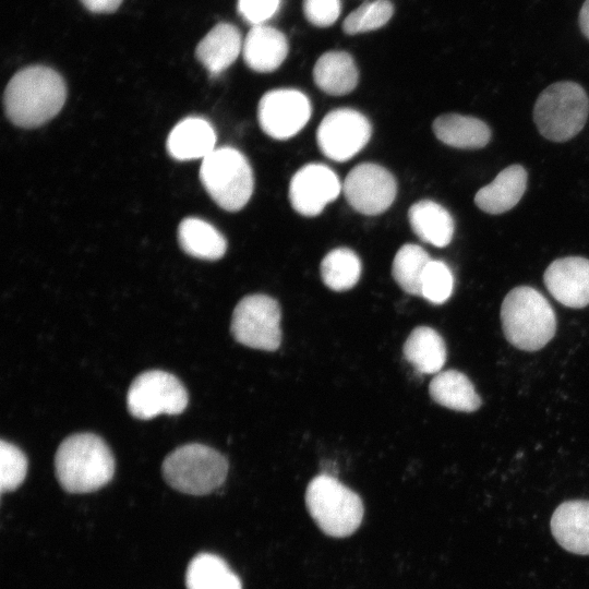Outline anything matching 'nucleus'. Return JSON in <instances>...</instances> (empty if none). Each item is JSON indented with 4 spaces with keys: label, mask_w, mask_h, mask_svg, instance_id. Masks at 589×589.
<instances>
[{
    "label": "nucleus",
    "mask_w": 589,
    "mask_h": 589,
    "mask_svg": "<svg viewBox=\"0 0 589 589\" xmlns=\"http://www.w3.org/2000/svg\"><path fill=\"white\" fill-rule=\"evenodd\" d=\"M305 506L321 531L333 538L351 536L360 527L364 514L361 497L327 473L310 481Z\"/></svg>",
    "instance_id": "20e7f679"
},
{
    "label": "nucleus",
    "mask_w": 589,
    "mask_h": 589,
    "mask_svg": "<svg viewBox=\"0 0 589 589\" xmlns=\"http://www.w3.org/2000/svg\"><path fill=\"white\" fill-rule=\"evenodd\" d=\"M341 11L340 0H303V12L310 23L318 27L334 24Z\"/></svg>",
    "instance_id": "2f4dec72"
},
{
    "label": "nucleus",
    "mask_w": 589,
    "mask_h": 589,
    "mask_svg": "<svg viewBox=\"0 0 589 589\" xmlns=\"http://www.w3.org/2000/svg\"><path fill=\"white\" fill-rule=\"evenodd\" d=\"M83 5L95 13H106L116 11L122 0H81Z\"/></svg>",
    "instance_id": "72a5a7b5"
},
{
    "label": "nucleus",
    "mask_w": 589,
    "mask_h": 589,
    "mask_svg": "<svg viewBox=\"0 0 589 589\" xmlns=\"http://www.w3.org/2000/svg\"><path fill=\"white\" fill-rule=\"evenodd\" d=\"M216 133L212 124L199 117L180 121L168 135L167 149L178 160L205 158L215 149Z\"/></svg>",
    "instance_id": "6ab92c4d"
},
{
    "label": "nucleus",
    "mask_w": 589,
    "mask_h": 589,
    "mask_svg": "<svg viewBox=\"0 0 589 589\" xmlns=\"http://www.w3.org/2000/svg\"><path fill=\"white\" fill-rule=\"evenodd\" d=\"M405 359L420 373H438L446 361V346L442 336L432 327H416L404 348Z\"/></svg>",
    "instance_id": "b1692460"
},
{
    "label": "nucleus",
    "mask_w": 589,
    "mask_h": 589,
    "mask_svg": "<svg viewBox=\"0 0 589 589\" xmlns=\"http://www.w3.org/2000/svg\"><path fill=\"white\" fill-rule=\"evenodd\" d=\"M178 241L187 254L202 260H218L227 249L225 237L213 225L195 217L180 223Z\"/></svg>",
    "instance_id": "393cba45"
},
{
    "label": "nucleus",
    "mask_w": 589,
    "mask_h": 589,
    "mask_svg": "<svg viewBox=\"0 0 589 589\" xmlns=\"http://www.w3.org/2000/svg\"><path fill=\"white\" fill-rule=\"evenodd\" d=\"M201 182L215 203L228 212H237L249 202L254 188L252 168L238 149L215 148L201 164Z\"/></svg>",
    "instance_id": "0eeeda50"
},
{
    "label": "nucleus",
    "mask_w": 589,
    "mask_h": 589,
    "mask_svg": "<svg viewBox=\"0 0 589 589\" xmlns=\"http://www.w3.org/2000/svg\"><path fill=\"white\" fill-rule=\"evenodd\" d=\"M188 393L173 374L163 370L141 373L131 383L127 394L130 413L149 420L161 413L179 414L188 405Z\"/></svg>",
    "instance_id": "1a4fd4ad"
},
{
    "label": "nucleus",
    "mask_w": 589,
    "mask_h": 589,
    "mask_svg": "<svg viewBox=\"0 0 589 589\" xmlns=\"http://www.w3.org/2000/svg\"><path fill=\"white\" fill-rule=\"evenodd\" d=\"M342 192L354 211L373 216L385 212L393 204L397 183L384 167L363 163L353 167L346 176Z\"/></svg>",
    "instance_id": "9b49d317"
},
{
    "label": "nucleus",
    "mask_w": 589,
    "mask_h": 589,
    "mask_svg": "<svg viewBox=\"0 0 589 589\" xmlns=\"http://www.w3.org/2000/svg\"><path fill=\"white\" fill-rule=\"evenodd\" d=\"M501 322L507 341L525 351L543 348L556 330V316L550 302L529 286L516 287L505 296Z\"/></svg>",
    "instance_id": "7ed1b4c3"
},
{
    "label": "nucleus",
    "mask_w": 589,
    "mask_h": 589,
    "mask_svg": "<svg viewBox=\"0 0 589 589\" xmlns=\"http://www.w3.org/2000/svg\"><path fill=\"white\" fill-rule=\"evenodd\" d=\"M589 115V97L576 82L562 81L541 92L533 107L539 133L552 142H566L577 135Z\"/></svg>",
    "instance_id": "39448f33"
},
{
    "label": "nucleus",
    "mask_w": 589,
    "mask_h": 589,
    "mask_svg": "<svg viewBox=\"0 0 589 589\" xmlns=\"http://www.w3.org/2000/svg\"><path fill=\"white\" fill-rule=\"evenodd\" d=\"M432 129L441 142L460 149H479L491 140L489 125L472 116L444 113L433 121Z\"/></svg>",
    "instance_id": "aec40b11"
},
{
    "label": "nucleus",
    "mask_w": 589,
    "mask_h": 589,
    "mask_svg": "<svg viewBox=\"0 0 589 589\" xmlns=\"http://www.w3.org/2000/svg\"><path fill=\"white\" fill-rule=\"evenodd\" d=\"M56 477L69 493H88L106 485L115 473L108 445L93 433L70 435L55 455Z\"/></svg>",
    "instance_id": "f03ea898"
},
{
    "label": "nucleus",
    "mask_w": 589,
    "mask_h": 589,
    "mask_svg": "<svg viewBox=\"0 0 589 589\" xmlns=\"http://www.w3.org/2000/svg\"><path fill=\"white\" fill-rule=\"evenodd\" d=\"M408 219L417 237L426 243L444 248L453 239L454 219L446 208L434 201L421 200L412 204Z\"/></svg>",
    "instance_id": "412c9836"
},
{
    "label": "nucleus",
    "mask_w": 589,
    "mask_h": 589,
    "mask_svg": "<svg viewBox=\"0 0 589 589\" xmlns=\"http://www.w3.org/2000/svg\"><path fill=\"white\" fill-rule=\"evenodd\" d=\"M166 482L175 490L205 495L226 480L228 461L224 455L203 444H185L172 450L161 467Z\"/></svg>",
    "instance_id": "423d86ee"
},
{
    "label": "nucleus",
    "mask_w": 589,
    "mask_h": 589,
    "mask_svg": "<svg viewBox=\"0 0 589 589\" xmlns=\"http://www.w3.org/2000/svg\"><path fill=\"white\" fill-rule=\"evenodd\" d=\"M528 173L520 165L504 168L494 180L474 195V204L484 213L498 215L515 207L527 188Z\"/></svg>",
    "instance_id": "f3484780"
},
{
    "label": "nucleus",
    "mask_w": 589,
    "mask_h": 589,
    "mask_svg": "<svg viewBox=\"0 0 589 589\" xmlns=\"http://www.w3.org/2000/svg\"><path fill=\"white\" fill-rule=\"evenodd\" d=\"M242 55L250 69L269 73L277 70L286 59L288 41L275 27L265 24L254 25L243 40Z\"/></svg>",
    "instance_id": "dca6fc26"
},
{
    "label": "nucleus",
    "mask_w": 589,
    "mask_h": 589,
    "mask_svg": "<svg viewBox=\"0 0 589 589\" xmlns=\"http://www.w3.org/2000/svg\"><path fill=\"white\" fill-rule=\"evenodd\" d=\"M317 87L326 94L341 96L352 92L359 80L352 57L345 51L322 55L313 69Z\"/></svg>",
    "instance_id": "5701e85b"
},
{
    "label": "nucleus",
    "mask_w": 589,
    "mask_h": 589,
    "mask_svg": "<svg viewBox=\"0 0 589 589\" xmlns=\"http://www.w3.org/2000/svg\"><path fill=\"white\" fill-rule=\"evenodd\" d=\"M337 175L323 164H308L300 168L289 183V201L296 212L313 217L337 199L341 191Z\"/></svg>",
    "instance_id": "ddd939ff"
},
{
    "label": "nucleus",
    "mask_w": 589,
    "mask_h": 589,
    "mask_svg": "<svg viewBox=\"0 0 589 589\" xmlns=\"http://www.w3.org/2000/svg\"><path fill=\"white\" fill-rule=\"evenodd\" d=\"M312 112L309 98L298 89L268 91L260 99L257 119L264 133L275 140H287L299 133Z\"/></svg>",
    "instance_id": "f8f14e48"
},
{
    "label": "nucleus",
    "mask_w": 589,
    "mask_h": 589,
    "mask_svg": "<svg viewBox=\"0 0 589 589\" xmlns=\"http://www.w3.org/2000/svg\"><path fill=\"white\" fill-rule=\"evenodd\" d=\"M239 29L229 23L215 25L197 44L195 56L211 75L228 69L242 51Z\"/></svg>",
    "instance_id": "a211bd4d"
},
{
    "label": "nucleus",
    "mask_w": 589,
    "mask_h": 589,
    "mask_svg": "<svg viewBox=\"0 0 589 589\" xmlns=\"http://www.w3.org/2000/svg\"><path fill=\"white\" fill-rule=\"evenodd\" d=\"M187 589H242L240 578L218 555L200 553L185 572Z\"/></svg>",
    "instance_id": "a878e982"
},
{
    "label": "nucleus",
    "mask_w": 589,
    "mask_h": 589,
    "mask_svg": "<svg viewBox=\"0 0 589 589\" xmlns=\"http://www.w3.org/2000/svg\"><path fill=\"white\" fill-rule=\"evenodd\" d=\"M360 274V259L348 248L332 250L321 262L322 280L334 291L351 289L358 283Z\"/></svg>",
    "instance_id": "bb28decb"
},
{
    "label": "nucleus",
    "mask_w": 589,
    "mask_h": 589,
    "mask_svg": "<svg viewBox=\"0 0 589 589\" xmlns=\"http://www.w3.org/2000/svg\"><path fill=\"white\" fill-rule=\"evenodd\" d=\"M543 281L552 297L565 306L581 309L589 304V260L566 256L553 261Z\"/></svg>",
    "instance_id": "4468645a"
},
{
    "label": "nucleus",
    "mask_w": 589,
    "mask_h": 589,
    "mask_svg": "<svg viewBox=\"0 0 589 589\" xmlns=\"http://www.w3.org/2000/svg\"><path fill=\"white\" fill-rule=\"evenodd\" d=\"M429 253L417 244H405L396 253L392 274L399 287L409 294L421 296V281L428 264Z\"/></svg>",
    "instance_id": "cd10ccee"
},
{
    "label": "nucleus",
    "mask_w": 589,
    "mask_h": 589,
    "mask_svg": "<svg viewBox=\"0 0 589 589\" xmlns=\"http://www.w3.org/2000/svg\"><path fill=\"white\" fill-rule=\"evenodd\" d=\"M429 393L436 404L455 411L473 412L482 404L471 381L457 370L436 373Z\"/></svg>",
    "instance_id": "4be33fe9"
},
{
    "label": "nucleus",
    "mask_w": 589,
    "mask_h": 589,
    "mask_svg": "<svg viewBox=\"0 0 589 589\" xmlns=\"http://www.w3.org/2000/svg\"><path fill=\"white\" fill-rule=\"evenodd\" d=\"M65 98L67 86L57 71L44 65H31L9 81L3 105L12 123L36 128L53 118L63 107Z\"/></svg>",
    "instance_id": "f257e3e1"
},
{
    "label": "nucleus",
    "mask_w": 589,
    "mask_h": 589,
    "mask_svg": "<svg viewBox=\"0 0 589 589\" xmlns=\"http://www.w3.org/2000/svg\"><path fill=\"white\" fill-rule=\"evenodd\" d=\"M453 286L449 267L442 261L432 260L422 276L421 296L432 303L441 304L450 297Z\"/></svg>",
    "instance_id": "c756f323"
},
{
    "label": "nucleus",
    "mask_w": 589,
    "mask_h": 589,
    "mask_svg": "<svg viewBox=\"0 0 589 589\" xmlns=\"http://www.w3.org/2000/svg\"><path fill=\"white\" fill-rule=\"evenodd\" d=\"M371 134L372 127L365 116L351 108H338L321 121L316 142L327 158L346 161L368 144Z\"/></svg>",
    "instance_id": "9d476101"
},
{
    "label": "nucleus",
    "mask_w": 589,
    "mask_h": 589,
    "mask_svg": "<svg viewBox=\"0 0 589 589\" xmlns=\"http://www.w3.org/2000/svg\"><path fill=\"white\" fill-rule=\"evenodd\" d=\"M550 525L554 539L563 549L589 555V501L562 503L554 510Z\"/></svg>",
    "instance_id": "2eb2a0df"
},
{
    "label": "nucleus",
    "mask_w": 589,
    "mask_h": 589,
    "mask_svg": "<svg viewBox=\"0 0 589 589\" xmlns=\"http://www.w3.org/2000/svg\"><path fill=\"white\" fill-rule=\"evenodd\" d=\"M579 26L582 34L589 39V0H586L580 9Z\"/></svg>",
    "instance_id": "f704fd0d"
},
{
    "label": "nucleus",
    "mask_w": 589,
    "mask_h": 589,
    "mask_svg": "<svg viewBox=\"0 0 589 589\" xmlns=\"http://www.w3.org/2000/svg\"><path fill=\"white\" fill-rule=\"evenodd\" d=\"M393 12L394 8L389 0L363 3L345 19L344 32L354 35L377 29L389 21Z\"/></svg>",
    "instance_id": "c85d7f7f"
},
{
    "label": "nucleus",
    "mask_w": 589,
    "mask_h": 589,
    "mask_svg": "<svg viewBox=\"0 0 589 589\" xmlns=\"http://www.w3.org/2000/svg\"><path fill=\"white\" fill-rule=\"evenodd\" d=\"M280 318V306L274 298L250 294L236 305L230 330L241 345L275 351L281 342Z\"/></svg>",
    "instance_id": "6e6552de"
},
{
    "label": "nucleus",
    "mask_w": 589,
    "mask_h": 589,
    "mask_svg": "<svg viewBox=\"0 0 589 589\" xmlns=\"http://www.w3.org/2000/svg\"><path fill=\"white\" fill-rule=\"evenodd\" d=\"M281 0H238L241 16L250 24L261 25L278 11Z\"/></svg>",
    "instance_id": "473e14b6"
},
{
    "label": "nucleus",
    "mask_w": 589,
    "mask_h": 589,
    "mask_svg": "<svg viewBox=\"0 0 589 589\" xmlns=\"http://www.w3.org/2000/svg\"><path fill=\"white\" fill-rule=\"evenodd\" d=\"M27 472V459L15 445L0 442V486L1 492L13 491L21 485Z\"/></svg>",
    "instance_id": "7c9ffc66"
}]
</instances>
